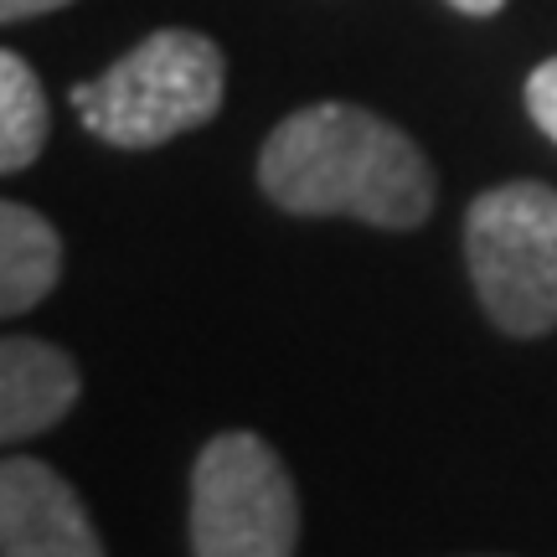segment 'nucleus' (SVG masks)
Instances as JSON below:
<instances>
[{
	"instance_id": "1",
	"label": "nucleus",
	"mask_w": 557,
	"mask_h": 557,
	"mask_svg": "<svg viewBox=\"0 0 557 557\" xmlns=\"http://www.w3.org/2000/svg\"><path fill=\"white\" fill-rule=\"evenodd\" d=\"M259 186L289 218H357L408 233L434 212L429 156L361 103H310L274 124L259 150Z\"/></svg>"
},
{
	"instance_id": "2",
	"label": "nucleus",
	"mask_w": 557,
	"mask_h": 557,
	"mask_svg": "<svg viewBox=\"0 0 557 557\" xmlns=\"http://www.w3.org/2000/svg\"><path fill=\"white\" fill-rule=\"evenodd\" d=\"M227 62L222 47L201 32L165 26L129 47L114 67L73 88V109L88 135L120 150H156L165 139L191 135L218 120Z\"/></svg>"
},
{
	"instance_id": "3",
	"label": "nucleus",
	"mask_w": 557,
	"mask_h": 557,
	"mask_svg": "<svg viewBox=\"0 0 557 557\" xmlns=\"http://www.w3.org/2000/svg\"><path fill=\"white\" fill-rule=\"evenodd\" d=\"M465 263L485 320L517 341L557 331V191L506 181L465 212Z\"/></svg>"
},
{
	"instance_id": "4",
	"label": "nucleus",
	"mask_w": 557,
	"mask_h": 557,
	"mask_svg": "<svg viewBox=\"0 0 557 557\" xmlns=\"http://www.w3.org/2000/svg\"><path fill=\"white\" fill-rule=\"evenodd\" d=\"M299 491L278 449L227 429L191 465V557H295Z\"/></svg>"
},
{
	"instance_id": "5",
	"label": "nucleus",
	"mask_w": 557,
	"mask_h": 557,
	"mask_svg": "<svg viewBox=\"0 0 557 557\" xmlns=\"http://www.w3.org/2000/svg\"><path fill=\"white\" fill-rule=\"evenodd\" d=\"M0 557H109L78 491L32 455L0 459Z\"/></svg>"
},
{
	"instance_id": "6",
	"label": "nucleus",
	"mask_w": 557,
	"mask_h": 557,
	"mask_svg": "<svg viewBox=\"0 0 557 557\" xmlns=\"http://www.w3.org/2000/svg\"><path fill=\"white\" fill-rule=\"evenodd\" d=\"M78 398L83 372L58 341L0 336V449L58 429Z\"/></svg>"
},
{
	"instance_id": "7",
	"label": "nucleus",
	"mask_w": 557,
	"mask_h": 557,
	"mask_svg": "<svg viewBox=\"0 0 557 557\" xmlns=\"http://www.w3.org/2000/svg\"><path fill=\"white\" fill-rule=\"evenodd\" d=\"M62 278V238L58 227L21 207L0 201V320L37 310Z\"/></svg>"
},
{
	"instance_id": "8",
	"label": "nucleus",
	"mask_w": 557,
	"mask_h": 557,
	"mask_svg": "<svg viewBox=\"0 0 557 557\" xmlns=\"http://www.w3.org/2000/svg\"><path fill=\"white\" fill-rule=\"evenodd\" d=\"M47 129H52V114H47L41 78L26 58L0 47V176L26 171L41 156Z\"/></svg>"
},
{
	"instance_id": "9",
	"label": "nucleus",
	"mask_w": 557,
	"mask_h": 557,
	"mask_svg": "<svg viewBox=\"0 0 557 557\" xmlns=\"http://www.w3.org/2000/svg\"><path fill=\"white\" fill-rule=\"evenodd\" d=\"M527 114L537 120V129L557 145V58H547L527 78Z\"/></svg>"
},
{
	"instance_id": "10",
	"label": "nucleus",
	"mask_w": 557,
	"mask_h": 557,
	"mask_svg": "<svg viewBox=\"0 0 557 557\" xmlns=\"http://www.w3.org/2000/svg\"><path fill=\"white\" fill-rule=\"evenodd\" d=\"M73 0H0V26L5 21H32V16H47V11H62Z\"/></svg>"
},
{
	"instance_id": "11",
	"label": "nucleus",
	"mask_w": 557,
	"mask_h": 557,
	"mask_svg": "<svg viewBox=\"0 0 557 557\" xmlns=\"http://www.w3.org/2000/svg\"><path fill=\"white\" fill-rule=\"evenodd\" d=\"M455 11H465V16H496L506 0H449Z\"/></svg>"
}]
</instances>
